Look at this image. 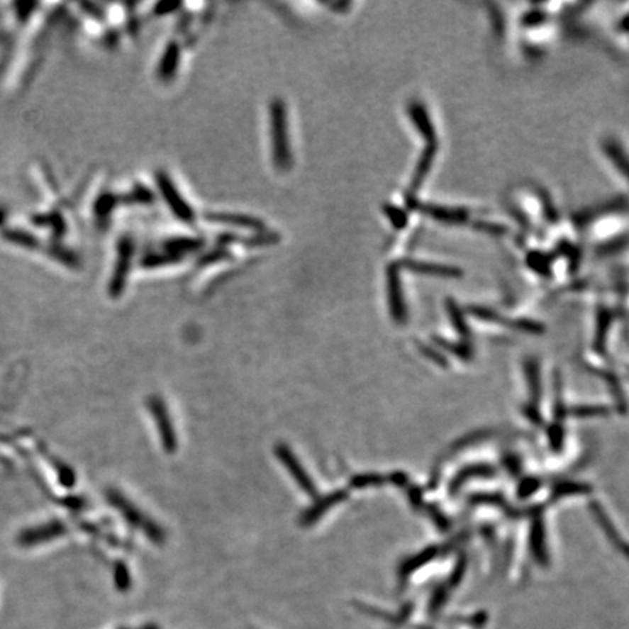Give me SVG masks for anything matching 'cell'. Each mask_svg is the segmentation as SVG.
Here are the masks:
<instances>
[{
  "label": "cell",
  "instance_id": "1",
  "mask_svg": "<svg viewBox=\"0 0 629 629\" xmlns=\"http://www.w3.org/2000/svg\"><path fill=\"white\" fill-rule=\"evenodd\" d=\"M272 160L279 171H287L291 165V152L287 131V113L283 99H274L269 106Z\"/></svg>",
  "mask_w": 629,
  "mask_h": 629
},
{
  "label": "cell",
  "instance_id": "2",
  "mask_svg": "<svg viewBox=\"0 0 629 629\" xmlns=\"http://www.w3.org/2000/svg\"><path fill=\"white\" fill-rule=\"evenodd\" d=\"M156 182H157L159 191L162 193L163 199H165V201L169 206L171 211L179 218V221L187 222V223L194 222L196 216H194L193 208H191V206L179 194V191L174 185V182L169 178V175L167 172H162V171L157 172L156 174Z\"/></svg>",
  "mask_w": 629,
  "mask_h": 629
},
{
  "label": "cell",
  "instance_id": "3",
  "mask_svg": "<svg viewBox=\"0 0 629 629\" xmlns=\"http://www.w3.org/2000/svg\"><path fill=\"white\" fill-rule=\"evenodd\" d=\"M149 408L156 420V425L160 434L163 447H165L168 452H174L177 449V435L172 428L165 403H163L159 398H152L149 401Z\"/></svg>",
  "mask_w": 629,
  "mask_h": 629
},
{
  "label": "cell",
  "instance_id": "4",
  "mask_svg": "<svg viewBox=\"0 0 629 629\" xmlns=\"http://www.w3.org/2000/svg\"><path fill=\"white\" fill-rule=\"evenodd\" d=\"M276 455L284 463V467L293 475V478L299 484V486L302 488L308 496H315L316 494V488H315L312 479L309 478L308 472L302 468V464L299 463L296 456L291 453V450L287 446H284V445H279L276 447Z\"/></svg>",
  "mask_w": 629,
  "mask_h": 629
},
{
  "label": "cell",
  "instance_id": "5",
  "mask_svg": "<svg viewBox=\"0 0 629 629\" xmlns=\"http://www.w3.org/2000/svg\"><path fill=\"white\" fill-rule=\"evenodd\" d=\"M388 297H389V309L392 318L398 322L405 319V304L399 277V267L392 264L388 268Z\"/></svg>",
  "mask_w": 629,
  "mask_h": 629
},
{
  "label": "cell",
  "instance_id": "6",
  "mask_svg": "<svg viewBox=\"0 0 629 629\" xmlns=\"http://www.w3.org/2000/svg\"><path fill=\"white\" fill-rule=\"evenodd\" d=\"M409 206L417 207L421 213L433 217L434 221H439L442 223H450V225H459L468 221V211L460 208H447L442 206H433V204H418L411 203Z\"/></svg>",
  "mask_w": 629,
  "mask_h": 629
},
{
  "label": "cell",
  "instance_id": "7",
  "mask_svg": "<svg viewBox=\"0 0 629 629\" xmlns=\"http://www.w3.org/2000/svg\"><path fill=\"white\" fill-rule=\"evenodd\" d=\"M206 218L213 223L221 225H229L236 228H245L251 230H265V225L260 218H255L252 216L239 214V213H210L206 214Z\"/></svg>",
  "mask_w": 629,
  "mask_h": 629
},
{
  "label": "cell",
  "instance_id": "8",
  "mask_svg": "<svg viewBox=\"0 0 629 629\" xmlns=\"http://www.w3.org/2000/svg\"><path fill=\"white\" fill-rule=\"evenodd\" d=\"M408 113H409V118H411L414 127L417 128V131L423 135V138L430 143H435V131H434V126L428 117V113L425 106L421 102H411L408 106Z\"/></svg>",
  "mask_w": 629,
  "mask_h": 629
},
{
  "label": "cell",
  "instance_id": "9",
  "mask_svg": "<svg viewBox=\"0 0 629 629\" xmlns=\"http://www.w3.org/2000/svg\"><path fill=\"white\" fill-rule=\"evenodd\" d=\"M345 497H347L345 491H335V492H331V494H328L326 497H322L312 507H309L306 510V513L302 516V521L300 522H302L304 526H309V525L318 522L328 510L334 507L335 504L341 503Z\"/></svg>",
  "mask_w": 629,
  "mask_h": 629
},
{
  "label": "cell",
  "instance_id": "10",
  "mask_svg": "<svg viewBox=\"0 0 629 629\" xmlns=\"http://www.w3.org/2000/svg\"><path fill=\"white\" fill-rule=\"evenodd\" d=\"M402 265L414 272H420V274H428V276H439V277H457L460 276V271L456 267L442 265V264H433V262H424V261H414L408 260L403 261Z\"/></svg>",
  "mask_w": 629,
  "mask_h": 629
},
{
  "label": "cell",
  "instance_id": "11",
  "mask_svg": "<svg viewBox=\"0 0 629 629\" xmlns=\"http://www.w3.org/2000/svg\"><path fill=\"white\" fill-rule=\"evenodd\" d=\"M603 152L611 159L615 168L622 174V177L629 182V156L625 149L613 139H606L603 142Z\"/></svg>",
  "mask_w": 629,
  "mask_h": 629
},
{
  "label": "cell",
  "instance_id": "12",
  "mask_svg": "<svg viewBox=\"0 0 629 629\" xmlns=\"http://www.w3.org/2000/svg\"><path fill=\"white\" fill-rule=\"evenodd\" d=\"M179 57H181V51H179V45L177 43H169L165 52H163L162 60L159 63V77L160 79H171L178 69L179 65Z\"/></svg>",
  "mask_w": 629,
  "mask_h": 629
},
{
  "label": "cell",
  "instance_id": "13",
  "mask_svg": "<svg viewBox=\"0 0 629 629\" xmlns=\"http://www.w3.org/2000/svg\"><path fill=\"white\" fill-rule=\"evenodd\" d=\"M131 254H133V246L130 240H124L120 246V261L117 265V271L116 276L113 280V291L114 293H120L123 286H124V280L127 272L130 269V261H131Z\"/></svg>",
  "mask_w": 629,
  "mask_h": 629
},
{
  "label": "cell",
  "instance_id": "14",
  "mask_svg": "<svg viewBox=\"0 0 629 629\" xmlns=\"http://www.w3.org/2000/svg\"><path fill=\"white\" fill-rule=\"evenodd\" d=\"M435 152H437V146H435V143H433V145H428V147L423 153V156H421V159L418 162V165H417L413 182H411L413 189H418L421 187V184L424 182V179H425V177H427V174H428V171H430V168L433 165Z\"/></svg>",
  "mask_w": 629,
  "mask_h": 629
},
{
  "label": "cell",
  "instance_id": "15",
  "mask_svg": "<svg viewBox=\"0 0 629 629\" xmlns=\"http://www.w3.org/2000/svg\"><path fill=\"white\" fill-rule=\"evenodd\" d=\"M200 246H201V240H199V239L175 238V239H171L165 243V250L168 251V254L181 258L182 254L194 252L200 248Z\"/></svg>",
  "mask_w": 629,
  "mask_h": 629
},
{
  "label": "cell",
  "instance_id": "16",
  "mask_svg": "<svg viewBox=\"0 0 629 629\" xmlns=\"http://www.w3.org/2000/svg\"><path fill=\"white\" fill-rule=\"evenodd\" d=\"M181 261L179 257L171 255V254H165V255H149L145 261L143 265L147 268H155V267H160V265H168V264H174Z\"/></svg>",
  "mask_w": 629,
  "mask_h": 629
},
{
  "label": "cell",
  "instance_id": "17",
  "mask_svg": "<svg viewBox=\"0 0 629 629\" xmlns=\"http://www.w3.org/2000/svg\"><path fill=\"white\" fill-rule=\"evenodd\" d=\"M116 584L123 591L130 589V576L127 568L123 564H118L116 568Z\"/></svg>",
  "mask_w": 629,
  "mask_h": 629
},
{
  "label": "cell",
  "instance_id": "18",
  "mask_svg": "<svg viewBox=\"0 0 629 629\" xmlns=\"http://www.w3.org/2000/svg\"><path fill=\"white\" fill-rule=\"evenodd\" d=\"M386 214L391 218V222L394 223V226L402 228L405 225L406 216H405V213L401 208L394 207V206H386Z\"/></svg>",
  "mask_w": 629,
  "mask_h": 629
},
{
  "label": "cell",
  "instance_id": "19",
  "mask_svg": "<svg viewBox=\"0 0 629 629\" xmlns=\"http://www.w3.org/2000/svg\"><path fill=\"white\" fill-rule=\"evenodd\" d=\"M382 481H384V479H382V478L377 477V475H359V477L352 478L351 485L355 486V488H364V486H367V485H377V484H380Z\"/></svg>",
  "mask_w": 629,
  "mask_h": 629
},
{
  "label": "cell",
  "instance_id": "20",
  "mask_svg": "<svg viewBox=\"0 0 629 629\" xmlns=\"http://www.w3.org/2000/svg\"><path fill=\"white\" fill-rule=\"evenodd\" d=\"M229 257V252H226V251H223V250H217V251H214V252H210V254H207V255H204V258H203V264H210V262H214V261H222V260H225V258H228Z\"/></svg>",
  "mask_w": 629,
  "mask_h": 629
},
{
  "label": "cell",
  "instance_id": "21",
  "mask_svg": "<svg viewBox=\"0 0 629 629\" xmlns=\"http://www.w3.org/2000/svg\"><path fill=\"white\" fill-rule=\"evenodd\" d=\"M179 6V4H159L156 6V13H169L171 11L177 9Z\"/></svg>",
  "mask_w": 629,
  "mask_h": 629
},
{
  "label": "cell",
  "instance_id": "22",
  "mask_svg": "<svg viewBox=\"0 0 629 629\" xmlns=\"http://www.w3.org/2000/svg\"><path fill=\"white\" fill-rule=\"evenodd\" d=\"M620 30H623V31H629V15L620 22Z\"/></svg>",
  "mask_w": 629,
  "mask_h": 629
},
{
  "label": "cell",
  "instance_id": "23",
  "mask_svg": "<svg viewBox=\"0 0 629 629\" xmlns=\"http://www.w3.org/2000/svg\"><path fill=\"white\" fill-rule=\"evenodd\" d=\"M142 629H159V626H157V625H155V623H150V625H146V626H143Z\"/></svg>",
  "mask_w": 629,
  "mask_h": 629
},
{
  "label": "cell",
  "instance_id": "24",
  "mask_svg": "<svg viewBox=\"0 0 629 629\" xmlns=\"http://www.w3.org/2000/svg\"><path fill=\"white\" fill-rule=\"evenodd\" d=\"M590 413H593V414H596V413H599V409H591ZM580 414L583 416V414H587V411H580Z\"/></svg>",
  "mask_w": 629,
  "mask_h": 629
}]
</instances>
